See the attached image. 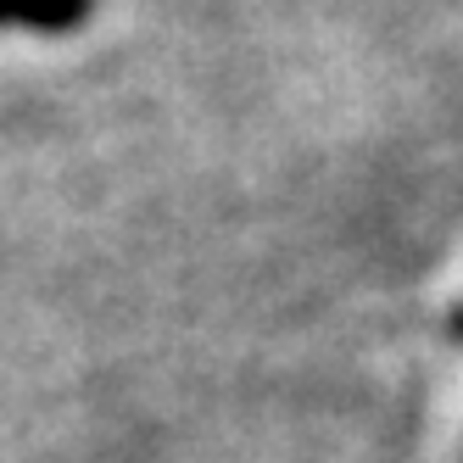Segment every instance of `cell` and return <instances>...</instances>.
<instances>
[{
  "mask_svg": "<svg viewBox=\"0 0 463 463\" xmlns=\"http://www.w3.org/2000/svg\"><path fill=\"white\" fill-rule=\"evenodd\" d=\"M458 329H463V307H458Z\"/></svg>",
  "mask_w": 463,
  "mask_h": 463,
  "instance_id": "cell-1",
  "label": "cell"
}]
</instances>
